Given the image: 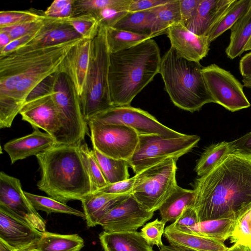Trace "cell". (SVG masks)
I'll use <instances>...</instances> for the list:
<instances>
[{
	"label": "cell",
	"instance_id": "1",
	"mask_svg": "<svg viewBox=\"0 0 251 251\" xmlns=\"http://www.w3.org/2000/svg\"><path fill=\"white\" fill-rule=\"evenodd\" d=\"M193 187L199 222L236 218L251 205V155L233 151Z\"/></svg>",
	"mask_w": 251,
	"mask_h": 251
},
{
	"label": "cell",
	"instance_id": "2",
	"mask_svg": "<svg viewBox=\"0 0 251 251\" xmlns=\"http://www.w3.org/2000/svg\"><path fill=\"white\" fill-rule=\"evenodd\" d=\"M36 157L41 174L37 187L50 197L66 204L94 193L79 146L57 144Z\"/></svg>",
	"mask_w": 251,
	"mask_h": 251
},
{
	"label": "cell",
	"instance_id": "3",
	"mask_svg": "<svg viewBox=\"0 0 251 251\" xmlns=\"http://www.w3.org/2000/svg\"><path fill=\"white\" fill-rule=\"evenodd\" d=\"M161 57L150 39L129 49L110 53L108 81L114 106H129L159 73Z\"/></svg>",
	"mask_w": 251,
	"mask_h": 251
},
{
	"label": "cell",
	"instance_id": "4",
	"mask_svg": "<svg viewBox=\"0 0 251 251\" xmlns=\"http://www.w3.org/2000/svg\"><path fill=\"white\" fill-rule=\"evenodd\" d=\"M202 67L199 62L181 57L171 47L161 58L159 73L165 91L176 107L193 113L214 102L202 74Z\"/></svg>",
	"mask_w": 251,
	"mask_h": 251
},
{
	"label": "cell",
	"instance_id": "5",
	"mask_svg": "<svg viewBox=\"0 0 251 251\" xmlns=\"http://www.w3.org/2000/svg\"><path fill=\"white\" fill-rule=\"evenodd\" d=\"M110 53L106 28L100 25L97 36L92 40L88 72L80 97L82 113L87 123L97 114L114 106L108 81Z\"/></svg>",
	"mask_w": 251,
	"mask_h": 251
},
{
	"label": "cell",
	"instance_id": "6",
	"mask_svg": "<svg viewBox=\"0 0 251 251\" xmlns=\"http://www.w3.org/2000/svg\"><path fill=\"white\" fill-rule=\"evenodd\" d=\"M49 86L59 114L60 133L57 144L79 146L88 132L80 97L71 79L59 71L48 78Z\"/></svg>",
	"mask_w": 251,
	"mask_h": 251
},
{
	"label": "cell",
	"instance_id": "7",
	"mask_svg": "<svg viewBox=\"0 0 251 251\" xmlns=\"http://www.w3.org/2000/svg\"><path fill=\"white\" fill-rule=\"evenodd\" d=\"M177 160L167 159L135 175L132 195L147 211L159 210L178 185Z\"/></svg>",
	"mask_w": 251,
	"mask_h": 251
},
{
	"label": "cell",
	"instance_id": "8",
	"mask_svg": "<svg viewBox=\"0 0 251 251\" xmlns=\"http://www.w3.org/2000/svg\"><path fill=\"white\" fill-rule=\"evenodd\" d=\"M200 137L197 135L168 137L159 135H139L137 147L127 160L135 174L167 159H178L197 146Z\"/></svg>",
	"mask_w": 251,
	"mask_h": 251
},
{
	"label": "cell",
	"instance_id": "9",
	"mask_svg": "<svg viewBox=\"0 0 251 251\" xmlns=\"http://www.w3.org/2000/svg\"><path fill=\"white\" fill-rule=\"evenodd\" d=\"M93 149L115 159L128 160L138 145L139 135L133 128L121 125L88 122Z\"/></svg>",
	"mask_w": 251,
	"mask_h": 251
},
{
	"label": "cell",
	"instance_id": "10",
	"mask_svg": "<svg viewBox=\"0 0 251 251\" xmlns=\"http://www.w3.org/2000/svg\"><path fill=\"white\" fill-rule=\"evenodd\" d=\"M48 78L30 93L19 114L22 120L29 123L34 129L44 130L58 144L60 133L59 117Z\"/></svg>",
	"mask_w": 251,
	"mask_h": 251
},
{
	"label": "cell",
	"instance_id": "11",
	"mask_svg": "<svg viewBox=\"0 0 251 251\" xmlns=\"http://www.w3.org/2000/svg\"><path fill=\"white\" fill-rule=\"evenodd\" d=\"M82 39L53 46L46 55L25 70L13 96L15 102L21 110L30 93L44 80L58 71L67 54Z\"/></svg>",
	"mask_w": 251,
	"mask_h": 251
},
{
	"label": "cell",
	"instance_id": "12",
	"mask_svg": "<svg viewBox=\"0 0 251 251\" xmlns=\"http://www.w3.org/2000/svg\"><path fill=\"white\" fill-rule=\"evenodd\" d=\"M201 72L214 103L231 112L251 106L244 92V85L230 72L212 64L203 67Z\"/></svg>",
	"mask_w": 251,
	"mask_h": 251
},
{
	"label": "cell",
	"instance_id": "13",
	"mask_svg": "<svg viewBox=\"0 0 251 251\" xmlns=\"http://www.w3.org/2000/svg\"><path fill=\"white\" fill-rule=\"evenodd\" d=\"M90 120L103 124L124 125L134 129L139 135L155 134L176 137L183 134L164 126L147 111L131 105L113 106Z\"/></svg>",
	"mask_w": 251,
	"mask_h": 251
},
{
	"label": "cell",
	"instance_id": "14",
	"mask_svg": "<svg viewBox=\"0 0 251 251\" xmlns=\"http://www.w3.org/2000/svg\"><path fill=\"white\" fill-rule=\"evenodd\" d=\"M154 212L144 209L132 194L108 211L99 222L104 231L135 232L153 216Z\"/></svg>",
	"mask_w": 251,
	"mask_h": 251
},
{
	"label": "cell",
	"instance_id": "15",
	"mask_svg": "<svg viewBox=\"0 0 251 251\" xmlns=\"http://www.w3.org/2000/svg\"><path fill=\"white\" fill-rule=\"evenodd\" d=\"M0 206L26 221L40 231H46L45 221L25 196L20 180L2 171L0 173Z\"/></svg>",
	"mask_w": 251,
	"mask_h": 251
},
{
	"label": "cell",
	"instance_id": "16",
	"mask_svg": "<svg viewBox=\"0 0 251 251\" xmlns=\"http://www.w3.org/2000/svg\"><path fill=\"white\" fill-rule=\"evenodd\" d=\"M42 234L32 225L0 206V239L13 249L35 248Z\"/></svg>",
	"mask_w": 251,
	"mask_h": 251
},
{
	"label": "cell",
	"instance_id": "17",
	"mask_svg": "<svg viewBox=\"0 0 251 251\" xmlns=\"http://www.w3.org/2000/svg\"><path fill=\"white\" fill-rule=\"evenodd\" d=\"M166 34L171 47L186 59L200 62L208 54L210 43L207 37L195 34L181 23L171 26Z\"/></svg>",
	"mask_w": 251,
	"mask_h": 251
},
{
	"label": "cell",
	"instance_id": "18",
	"mask_svg": "<svg viewBox=\"0 0 251 251\" xmlns=\"http://www.w3.org/2000/svg\"><path fill=\"white\" fill-rule=\"evenodd\" d=\"M79 39L82 38L65 19L45 16L44 25L36 36L18 49H41Z\"/></svg>",
	"mask_w": 251,
	"mask_h": 251
},
{
	"label": "cell",
	"instance_id": "19",
	"mask_svg": "<svg viewBox=\"0 0 251 251\" xmlns=\"http://www.w3.org/2000/svg\"><path fill=\"white\" fill-rule=\"evenodd\" d=\"M92 40L82 39L69 52L58 71L66 74L74 83L80 97L88 72Z\"/></svg>",
	"mask_w": 251,
	"mask_h": 251
},
{
	"label": "cell",
	"instance_id": "20",
	"mask_svg": "<svg viewBox=\"0 0 251 251\" xmlns=\"http://www.w3.org/2000/svg\"><path fill=\"white\" fill-rule=\"evenodd\" d=\"M57 144L55 140L47 132L39 129L25 136L11 140L4 145L11 164L45 151Z\"/></svg>",
	"mask_w": 251,
	"mask_h": 251
},
{
	"label": "cell",
	"instance_id": "21",
	"mask_svg": "<svg viewBox=\"0 0 251 251\" xmlns=\"http://www.w3.org/2000/svg\"><path fill=\"white\" fill-rule=\"evenodd\" d=\"M234 0H201L197 10L185 26L199 36H207Z\"/></svg>",
	"mask_w": 251,
	"mask_h": 251
},
{
	"label": "cell",
	"instance_id": "22",
	"mask_svg": "<svg viewBox=\"0 0 251 251\" xmlns=\"http://www.w3.org/2000/svg\"><path fill=\"white\" fill-rule=\"evenodd\" d=\"M131 194L114 195L96 192L87 196L81 202L87 226L91 227L99 225L108 211Z\"/></svg>",
	"mask_w": 251,
	"mask_h": 251
},
{
	"label": "cell",
	"instance_id": "23",
	"mask_svg": "<svg viewBox=\"0 0 251 251\" xmlns=\"http://www.w3.org/2000/svg\"><path fill=\"white\" fill-rule=\"evenodd\" d=\"M99 239L104 251H154L140 232L102 231Z\"/></svg>",
	"mask_w": 251,
	"mask_h": 251
},
{
	"label": "cell",
	"instance_id": "24",
	"mask_svg": "<svg viewBox=\"0 0 251 251\" xmlns=\"http://www.w3.org/2000/svg\"><path fill=\"white\" fill-rule=\"evenodd\" d=\"M235 224V218H228L204 221L191 226L171 229L224 242L230 238Z\"/></svg>",
	"mask_w": 251,
	"mask_h": 251
},
{
	"label": "cell",
	"instance_id": "25",
	"mask_svg": "<svg viewBox=\"0 0 251 251\" xmlns=\"http://www.w3.org/2000/svg\"><path fill=\"white\" fill-rule=\"evenodd\" d=\"M164 234L170 244L183 246L197 251H225L228 248L223 242L167 227L165 228Z\"/></svg>",
	"mask_w": 251,
	"mask_h": 251
},
{
	"label": "cell",
	"instance_id": "26",
	"mask_svg": "<svg viewBox=\"0 0 251 251\" xmlns=\"http://www.w3.org/2000/svg\"><path fill=\"white\" fill-rule=\"evenodd\" d=\"M195 196L194 190L176 186L159 209L161 220L165 223L174 222L187 206H192Z\"/></svg>",
	"mask_w": 251,
	"mask_h": 251
},
{
	"label": "cell",
	"instance_id": "27",
	"mask_svg": "<svg viewBox=\"0 0 251 251\" xmlns=\"http://www.w3.org/2000/svg\"><path fill=\"white\" fill-rule=\"evenodd\" d=\"M229 43L226 49L231 59L241 55L251 38V7L231 27Z\"/></svg>",
	"mask_w": 251,
	"mask_h": 251
},
{
	"label": "cell",
	"instance_id": "28",
	"mask_svg": "<svg viewBox=\"0 0 251 251\" xmlns=\"http://www.w3.org/2000/svg\"><path fill=\"white\" fill-rule=\"evenodd\" d=\"M84 246L83 239L77 234H60L45 231L36 248L39 251H80Z\"/></svg>",
	"mask_w": 251,
	"mask_h": 251
},
{
	"label": "cell",
	"instance_id": "29",
	"mask_svg": "<svg viewBox=\"0 0 251 251\" xmlns=\"http://www.w3.org/2000/svg\"><path fill=\"white\" fill-rule=\"evenodd\" d=\"M150 10L154 14V23L150 35L151 38L166 34L171 26L181 23L179 0H171L167 3Z\"/></svg>",
	"mask_w": 251,
	"mask_h": 251
},
{
	"label": "cell",
	"instance_id": "30",
	"mask_svg": "<svg viewBox=\"0 0 251 251\" xmlns=\"http://www.w3.org/2000/svg\"><path fill=\"white\" fill-rule=\"evenodd\" d=\"M251 7V0H234L226 11L207 35L209 43L230 29Z\"/></svg>",
	"mask_w": 251,
	"mask_h": 251
},
{
	"label": "cell",
	"instance_id": "31",
	"mask_svg": "<svg viewBox=\"0 0 251 251\" xmlns=\"http://www.w3.org/2000/svg\"><path fill=\"white\" fill-rule=\"evenodd\" d=\"M234 151L231 142L223 141L210 145L197 160L196 173L199 176L205 175Z\"/></svg>",
	"mask_w": 251,
	"mask_h": 251
},
{
	"label": "cell",
	"instance_id": "32",
	"mask_svg": "<svg viewBox=\"0 0 251 251\" xmlns=\"http://www.w3.org/2000/svg\"><path fill=\"white\" fill-rule=\"evenodd\" d=\"M154 20V14L151 10L128 12L113 27L150 36Z\"/></svg>",
	"mask_w": 251,
	"mask_h": 251
},
{
	"label": "cell",
	"instance_id": "33",
	"mask_svg": "<svg viewBox=\"0 0 251 251\" xmlns=\"http://www.w3.org/2000/svg\"><path fill=\"white\" fill-rule=\"evenodd\" d=\"M106 28V40L110 53L129 49L147 40L152 39L147 34L133 33L113 27Z\"/></svg>",
	"mask_w": 251,
	"mask_h": 251
},
{
	"label": "cell",
	"instance_id": "34",
	"mask_svg": "<svg viewBox=\"0 0 251 251\" xmlns=\"http://www.w3.org/2000/svg\"><path fill=\"white\" fill-rule=\"evenodd\" d=\"M94 155L108 184L128 179L129 165L127 160L106 156L93 148Z\"/></svg>",
	"mask_w": 251,
	"mask_h": 251
},
{
	"label": "cell",
	"instance_id": "35",
	"mask_svg": "<svg viewBox=\"0 0 251 251\" xmlns=\"http://www.w3.org/2000/svg\"><path fill=\"white\" fill-rule=\"evenodd\" d=\"M25 194L33 207L47 214L63 213L80 217L85 219L83 212L73 208L52 198L33 194L25 191Z\"/></svg>",
	"mask_w": 251,
	"mask_h": 251
},
{
	"label": "cell",
	"instance_id": "36",
	"mask_svg": "<svg viewBox=\"0 0 251 251\" xmlns=\"http://www.w3.org/2000/svg\"><path fill=\"white\" fill-rule=\"evenodd\" d=\"M79 149L92 182L94 193L96 192L107 185L108 183L103 174L93 150L90 149L87 144L84 142L79 146Z\"/></svg>",
	"mask_w": 251,
	"mask_h": 251
},
{
	"label": "cell",
	"instance_id": "37",
	"mask_svg": "<svg viewBox=\"0 0 251 251\" xmlns=\"http://www.w3.org/2000/svg\"><path fill=\"white\" fill-rule=\"evenodd\" d=\"M230 242L240 244L251 249V205L242 211L235 218Z\"/></svg>",
	"mask_w": 251,
	"mask_h": 251
},
{
	"label": "cell",
	"instance_id": "38",
	"mask_svg": "<svg viewBox=\"0 0 251 251\" xmlns=\"http://www.w3.org/2000/svg\"><path fill=\"white\" fill-rule=\"evenodd\" d=\"M65 21L81 36L82 39L92 40L97 36L100 23L91 14H81L65 19Z\"/></svg>",
	"mask_w": 251,
	"mask_h": 251
},
{
	"label": "cell",
	"instance_id": "39",
	"mask_svg": "<svg viewBox=\"0 0 251 251\" xmlns=\"http://www.w3.org/2000/svg\"><path fill=\"white\" fill-rule=\"evenodd\" d=\"M132 0H124L123 2L101 9L94 15L100 25L106 28L114 27L128 12V7Z\"/></svg>",
	"mask_w": 251,
	"mask_h": 251
},
{
	"label": "cell",
	"instance_id": "40",
	"mask_svg": "<svg viewBox=\"0 0 251 251\" xmlns=\"http://www.w3.org/2000/svg\"><path fill=\"white\" fill-rule=\"evenodd\" d=\"M43 14L31 10H8L0 11V28L16 25L43 19Z\"/></svg>",
	"mask_w": 251,
	"mask_h": 251
},
{
	"label": "cell",
	"instance_id": "41",
	"mask_svg": "<svg viewBox=\"0 0 251 251\" xmlns=\"http://www.w3.org/2000/svg\"><path fill=\"white\" fill-rule=\"evenodd\" d=\"M124 0H75L72 16L81 14L95 15L106 7L120 4Z\"/></svg>",
	"mask_w": 251,
	"mask_h": 251
},
{
	"label": "cell",
	"instance_id": "42",
	"mask_svg": "<svg viewBox=\"0 0 251 251\" xmlns=\"http://www.w3.org/2000/svg\"><path fill=\"white\" fill-rule=\"evenodd\" d=\"M166 223L157 218L146 224L141 229L140 233L150 245L156 246L159 248L163 245L162 237L164 233Z\"/></svg>",
	"mask_w": 251,
	"mask_h": 251
},
{
	"label": "cell",
	"instance_id": "43",
	"mask_svg": "<svg viewBox=\"0 0 251 251\" xmlns=\"http://www.w3.org/2000/svg\"><path fill=\"white\" fill-rule=\"evenodd\" d=\"M75 0H55L44 12L48 17L66 19L73 15V4Z\"/></svg>",
	"mask_w": 251,
	"mask_h": 251
},
{
	"label": "cell",
	"instance_id": "44",
	"mask_svg": "<svg viewBox=\"0 0 251 251\" xmlns=\"http://www.w3.org/2000/svg\"><path fill=\"white\" fill-rule=\"evenodd\" d=\"M45 17L41 20L29 22L9 27L0 28V30L7 32L12 41L21 37L34 32L44 25Z\"/></svg>",
	"mask_w": 251,
	"mask_h": 251
},
{
	"label": "cell",
	"instance_id": "45",
	"mask_svg": "<svg viewBox=\"0 0 251 251\" xmlns=\"http://www.w3.org/2000/svg\"><path fill=\"white\" fill-rule=\"evenodd\" d=\"M134 181L135 176H133L125 180L108 184L97 192L114 195L132 194Z\"/></svg>",
	"mask_w": 251,
	"mask_h": 251
},
{
	"label": "cell",
	"instance_id": "46",
	"mask_svg": "<svg viewBox=\"0 0 251 251\" xmlns=\"http://www.w3.org/2000/svg\"><path fill=\"white\" fill-rule=\"evenodd\" d=\"M199 222L197 214L194 209L191 206L184 208L180 216L167 227L172 229L189 227L196 225Z\"/></svg>",
	"mask_w": 251,
	"mask_h": 251
},
{
	"label": "cell",
	"instance_id": "47",
	"mask_svg": "<svg viewBox=\"0 0 251 251\" xmlns=\"http://www.w3.org/2000/svg\"><path fill=\"white\" fill-rule=\"evenodd\" d=\"M201 0H179L181 24L184 26L194 15Z\"/></svg>",
	"mask_w": 251,
	"mask_h": 251
},
{
	"label": "cell",
	"instance_id": "48",
	"mask_svg": "<svg viewBox=\"0 0 251 251\" xmlns=\"http://www.w3.org/2000/svg\"><path fill=\"white\" fill-rule=\"evenodd\" d=\"M171 0H132L128 12L146 11L169 2Z\"/></svg>",
	"mask_w": 251,
	"mask_h": 251
},
{
	"label": "cell",
	"instance_id": "49",
	"mask_svg": "<svg viewBox=\"0 0 251 251\" xmlns=\"http://www.w3.org/2000/svg\"><path fill=\"white\" fill-rule=\"evenodd\" d=\"M234 151L251 155V132L231 142Z\"/></svg>",
	"mask_w": 251,
	"mask_h": 251
},
{
	"label": "cell",
	"instance_id": "50",
	"mask_svg": "<svg viewBox=\"0 0 251 251\" xmlns=\"http://www.w3.org/2000/svg\"><path fill=\"white\" fill-rule=\"evenodd\" d=\"M239 70L243 77L251 76V51L246 54L240 60Z\"/></svg>",
	"mask_w": 251,
	"mask_h": 251
},
{
	"label": "cell",
	"instance_id": "51",
	"mask_svg": "<svg viewBox=\"0 0 251 251\" xmlns=\"http://www.w3.org/2000/svg\"><path fill=\"white\" fill-rule=\"evenodd\" d=\"M159 251H197L183 246L169 244L163 245L159 248Z\"/></svg>",
	"mask_w": 251,
	"mask_h": 251
},
{
	"label": "cell",
	"instance_id": "52",
	"mask_svg": "<svg viewBox=\"0 0 251 251\" xmlns=\"http://www.w3.org/2000/svg\"><path fill=\"white\" fill-rule=\"evenodd\" d=\"M12 41L9 35L6 32L0 30V51Z\"/></svg>",
	"mask_w": 251,
	"mask_h": 251
},
{
	"label": "cell",
	"instance_id": "53",
	"mask_svg": "<svg viewBox=\"0 0 251 251\" xmlns=\"http://www.w3.org/2000/svg\"><path fill=\"white\" fill-rule=\"evenodd\" d=\"M225 251H251L249 247L240 244H233L231 247L228 248Z\"/></svg>",
	"mask_w": 251,
	"mask_h": 251
},
{
	"label": "cell",
	"instance_id": "54",
	"mask_svg": "<svg viewBox=\"0 0 251 251\" xmlns=\"http://www.w3.org/2000/svg\"><path fill=\"white\" fill-rule=\"evenodd\" d=\"M0 251H17V250L0 239Z\"/></svg>",
	"mask_w": 251,
	"mask_h": 251
},
{
	"label": "cell",
	"instance_id": "55",
	"mask_svg": "<svg viewBox=\"0 0 251 251\" xmlns=\"http://www.w3.org/2000/svg\"><path fill=\"white\" fill-rule=\"evenodd\" d=\"M251 50V38L247 43L245 51H248Z\"/></svg>",
	"mask_w": 251,
	"mask_h": 251
},
{
	"label": "cell",
	"instance_id": "56",
	"mask_svg": "<svg viewBox=\"0 0 251 251\" xmlns=\"http://www.w3.org/2000/svg\"><path fill=\"white\" fill-rule=\"evenodd\" d=\"M17 251H39L37 248H32L30 249L25 250H19Z\"/></svg>",
	"mask_w": 251,
	"mask_h": 251
}]
</instances>
